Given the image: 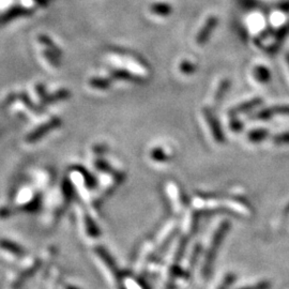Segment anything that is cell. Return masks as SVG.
<instances>
[{
    "label": "cell",
    "mask_w": 289,
    "mask_h": 289,
    "mask_svg": "<svg viewBox=\"0 0 289 289\" xmlns=\"http://www.w3.org/2000/svg\"><path fill=\"white\" fill-rule=\"evenodd\" d=\"M46 259L38 257L23 258L18 261L16 268L11 272L7 279V289H21L30 279L35 276Z\"/></svg>",
    "instance_id": "1"
},
{
    "label": "cell",
    "mask_w": 289,
    "mask_h": 289,
    "mask_svg": "<svg viewBox=\"0 0 289 289\" xmlns=\"http://www.w3.org/2000/svg\"><path fill=\"white\" fill-rule=\"evenodd\" d=\"M93 253H94V261L99 267L100 271H101V273L105 277V281L110 286L116 288L118 281L122 274V272L117 267L116 261L104 248L97 247L93 249Z\"/></svg>",
    "instance_id": "2"
},
{
    "label": "cell",
    "mask_w": 289,
    "mask_h": 289,
    "mask_svg": "<svg viewBox=\"0 0 289 289\" xmlns=\"http://www.w3.org/2000/svg\"><path fill=\"white\" fill-rule=\"evenodd\" d=\"M229 229V223L228 222H223V223L221 224V226L219 227L218 231L215 232V235L213 237L212 243H211V246L209 248V251L207 253V256H206V260H205V264H204V269H203V273L205 276H208L212 270V267L215 260V256H216V253L221 247L222 241H223L224 237L226 236V233Z\"/></svg>",
    "instance_id": "3"
},
{
    "label": "cell",
    "mask_w": 289,
    "mask_h": 289,
    "mask_svg": "<svg viewBox=\"0 0 289 289\" xmlns=\"http://www.w3.org/2000/svg\"><path fill=\"white\" fill-rule=\"evenodd\" d=\"M0 253L8 261L18 262L26 257V251L19 244L6 239H0Z\"/></svg>",
    "instance_id": "4"
},
{
    "label": "cell",
    "mask_w": 289,
    "mask_h": 289,
    "mask_svg": "<svg viewBox=\"0 0 289 289\" xmlns=\"http://www.w3.org/2000/svg\"><path fill=\"white\" fill-rule=\"evenodd\" d=\"M85 223H86V231L87 235L91 238H99L100 237V230L98 226L93 223V221L89 218H85Z\"/></svg>",
    "instance_id": "5"
},
{
    "label": "cell",
    "mask_w": 289,
    "mask_h": 289,
    "mask_svg": "<svg viewBox=\"0 0 289 289\" xmlns=\"http://www.w3.org/2000/svg\"><path fill=\"white\" fill-rule=\"evenodd\" d=\"M55 271L54 274L52 273V271H49L45 275V277L40 282V284L36 287V289H55L53 286V283H55Z\"/></svg>",
    "instance_id": "6"
},
{
    "label": "cell",
    "mask_w": 289,
    "mask_h": 289,
    "mask_svg": "<svg viewBox=\"0 0 289 289\" xmlns=\"http://www.w3.org/2000/svg\"><path fill=\"white\" fill-rule=\"evenodd\" d=\"M58 125V121H54V124H49V125H46V126H43V127H41L36 133H33V134H31L30 136H29V140H32V139H36V138H39V137H41L44 133H46L47 132V130L50 129V128H55Z\"/></svg>",
    "instance_id": "7"
},
{
    "label": "cell",
    "mask_w": 289,
    "mask_h": 289,
    "mask_svg": "<svg viewBox=\"0 0 289 289\" xmlns=\"http://www.w3.org/2000/svg\"><path fill=\"white\" fill-rule=\"evenodd\" d=\"M276 113L283 114V115H289V106H284V107H276L272 109H267L262 113L264 117H269L270 115H276Z\"/></svg>",
    "instance_id": "8"
},
{
    "label": "cell",
    "mask_w": 289,
    "mask_h": 289,
    "mask_svg": "<svg viewBox=\"0 0 289 289\" xmlns=\"http://www.w3.org/2000/svg\"><path fill=\"white\" fill-rule=\"evenodd\" d=\"M236 281V275L232 273H228L224 280L222 281V283L220 284V286L218 287V289H229V287L233 284V282Z\"/></svg>",
    "instance_id": "9"
},
{
    "label": "cell",
    "mask_w": 289,
    "mask_h": 289,
    "mask_svg": "<svg viewBox=\"0 0 289 289\" xmlns=\"http://www.w3.org/2000/svg\"><path fill=\"white\" fill-rule=\"evenodd\" d=\"M239 289H271V283L268 282V281H263V282H260V283L254 285V286L242 287V288H239Z\"/></svg>",
    "instance_id": "10"
},
{
    "label": "cell",
    "mask_w": 289,
    "mask_h": 289,
    "mask_svg": "<svg viewBox=\"0 0 289 289\" xmlns=\"http://www.w3.org/2000/svg\"><path fill=\"white\" fill-rule=\"evenodd\" d=\"M256 74L258 81H268L267 79H269V72L263 68H257L256 69Z\"/></svg>",
    "instance_id": "11"
},
{
    "label": "cell",
    "mask_w": 289,
    "mask_h": 289,
    "mask_svg": "<svg viewBox=\"0 0 289 289\" xmlns=\"http://www.w3.org/2000/svg\"><path fill=\"white\" fill-rule=\"evenodd\" d=\"M275 141L277 142H288L289 141V134H284L279 137H275Z\"/></svg>",
    "instance_id": "12"
},
{
    "label": "cell",
    "mask_w": 289,
    "mask_h": 289,
    "mask_svg": "<svg viewBox=\"0 0 289 289\" xmlns=\"http://www.w3.org/2000/svg\"><path fill=\"white\" fill-rule=\"evenodd\" d=\"M166 289H174V286L172 283H168L167 286H166Z\"/></svg>",
    "instance_id": "13"
},
{
    "label": "cell",
    "mask_w": 289,
    "mask_h": 289,
    "mask_svg": "<svg viewBox=\"0 0 289 289\" xmlns=\"http://www.w3.org/2000/svg\"><path fill=\"white\" fill-rule=\"evenodd\" d=\"M288 62H289V55H288Z\"/></svg>",
    "instance_id": "14"
}]
</instances>
